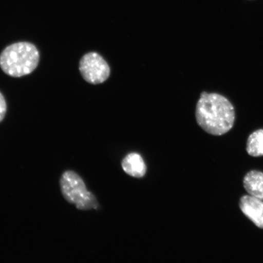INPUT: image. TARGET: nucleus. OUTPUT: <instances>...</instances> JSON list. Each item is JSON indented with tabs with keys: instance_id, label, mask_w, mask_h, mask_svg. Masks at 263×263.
<instances>
[{
	"instance_id": "423d86ee",
	"label": "nucleus",
	"mask_w": 263,
	"mask_h": 263,
	"mask_svg": "<svg viewBox=\"0 0 263 263\" xmlns=\"http://www.w3.org/2000/svg\"><path fill=\"white\" fill-rule=\"evenodd\" d=\"M122 167L128 175L136 178H141L146 173V165L143 158L139 154L130 153L124 158Z\"/></svg>"
},
{
	"instance_id": "0eeeda50",
	"label": "nucleus",
	"mask_w": 263,
	"mask_h": 263,
	"mask_svg": "<svg viewBox=\"0 0 263 263\" xmlns=\"http://www.w3.org/2000/svg\"><path fill=\"white\" fill-rule=\"evenodd\" d=\"M244 187L250 196L263 200V173L251 171L245 177Z\"/></svg>"
},
{
	"instance_id": "1a4fd4ad",
	"label": "nucleus",
	"mask_w": 263,
	"mask_h": 263,
	"mask_svg": "<svg viewBox=\"0 0 263 263\" xmlns=\"http://www.w3.org/2000/svg\"><path fill=\"white\" fill-rule=\"evenodd\" d=\"M7 111V104L3 95L0 92V123L4 120Z\"/></svg>"
},
{
	"instance_id": "39448f33",
	"label": "nucleus",
	"mask_w": 263,
	"mask_h": 263,
	"mask_svg": "<svg viewBox=\"0 0 263 263\" xmlns=\"http://www.w3.org/2000/svg\"><path fill=\"white\" fill-rule=\"evenodd\" d=\"M239 208L256 227L263 229V200L250 195L244 196L240 199Z\"/></svg>"
},
{
	"instance_id": "20e7f679",
	"label": "nucleus",
	"mask_w": 263,
	"mask_h": 263,
	"mask_svg": "<svg viewBox=\"0 0 263 263\" xmlns=\"http://www.w3.org/2000/svg\"><path fill=\"white\" fill-rule=\"evenodd\" d=\"M79 69L84 80L88 83L97 85L103 83L110 75V68L105 59L96 52L83 55Z\"/></svg>"
},
{
	"instance_id": "6e6552de",
	"label": "nucleus",
	"mask_w": 263,
	"mask_h": 263,
	"mask_svg": "<svg viewBox=\"0 0 263 263\" xmlns=\"http://www.w3.org/2000/svg\"><path fill=\"white\" fill-rule=\"evenodd\" d=\"M246 150L251 156H263V129L256 130L249 137Z\"/></svg>"
},
{
	"instance_id": "f03ea898",
	"label": "nucleus",
	"mask_w": 263,
	"mask_h": 263,
	"mask_svg": "<svg viewBox=\"0 0 263 263\" xmlns=\"http://www.w3.org/2000/svg\"><path fill=\"white\" fill-rule=\"evenodd\" d=\"M39 60L40 54L34 44L28 42H17L3 49L0 54V67L10 77L20 78L34 71Z\"/></svg>"
},
{
	"instance_id": "7ed1b4c3",
	"label": "nucleus",
	"mask_w": 263,
	"mask_h": 263,
	"mask_svg": "<svg viewBox=\"0 0 263 263\" xmlns=\"http://www.w3.org/2000/svg\"><path fill=\"white\" fill-rule=\"evenodd\" d=\"M60 187L64 199L77 209L83 211L98 209L96 197L87 189L84 180L73 171H66L62 174Z\"/></svg>"
},
{
	"instance_id": "f257e3e1",
	"label": "nucleus",
	"mask_w": 263,
	"mask_h": 263,
	"mask_svg": "<svg viewBox=\"0 0 263 263\" xmlns=\"http://www.w3.org/2000/svg\"><path fill=\"white\" fill-rule=\"evenodd\" d=\"M197 124L213 136L228 133L235 123V108L228 98L216 93L203 91L196 107Z\"/></svg>"
}]
</instances>
